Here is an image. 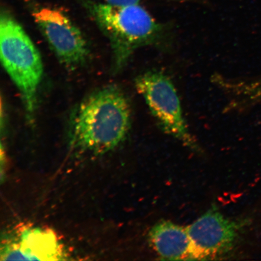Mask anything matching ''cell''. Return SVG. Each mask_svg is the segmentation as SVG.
Wrapping results in <instances>:
<instances>
[{"label":"cell","instance_id":"3","mask_svg":"<svg viewBox=\"0 0 261 261\" xmlns=\"http://www.w3.org/2000/svg\"><path fill=\"white\" fill-rule=\"evenodd\" d=\"M2 64L17 88L30 122L37 108L44 67L40 52L21 25L8 9L0 15Z\"/></svg>","mask_w":261,"mask_h":261},{"label":"cell","instance_id":"5","mask_svg":"<svg viewBox=\"0 0 261 261\" xmlns=\"http://www.w3.org/2000/svg\"><path fill=\"white\" fill-rule=\"evenodd\" d=\"M32 14L61 64L73 70L86 63L90 54L86 39L67 15L46 6L35 8Z\"/></svg>","mask_w":261,"mask_h":261},{"label":"cell","instance_id":"9","mask_svg":"<svg viewBox=\"0 0 261 261\" xmlns=\"http://www.w3.org/2000/svg\"><path fill=\"white\" fill-rule=\"evenodd\" d=\"M213 80L220 87L239 98L241 103L252 105L261 102V77L252 80L230 81L217 76Z\"/></svg>","mask_w":261,"mask_h":261},{"label":"cell","instance_id":"4","mask_svg":"<svg viewBox=\"0 0 261 261\" xmlns=\"http://www.w3.org/2000/svg\"><path fill=\"white\" fill-rule=\"evenodd\" d=\"M136 87L163 132L188 148L198 150L170 78L161 71H150L136 78Z\"/></svg>","mask_w":261,"mask_h":261},{"label":"cell","instance_id":"8","mask_svg":"<svg viewBox=\"0 0 261 261\" xmlns=\"http://www.w3.org/2000/svg\"><path fill=\"white\" fill-rule=\"evenodd\" d=\"M149 239L155 252L163 259H192L187 228L170 221H161L150 230Z\"/></svg>","mask_w":261,"mask_h":261},{"label":"cell","instance_id":"7","mask_svg":"<svg viewBox=\"0 0 261 261\" xmlns=\"http://www.w3.org/2000/svg\"><path fill=\"white\" fill-rule=\"evenodd\" d=\"M1 260H61L67 257L63 243L49 228L16 227L3 238Z\"/></svg>","mask_w":261,"mask_h":261},{"label":"cell","instance_id":"1","mask_svg":"<svg viewBox=\"0 0 261 261\" xmlns=\"http://www.w3.org/2000/svg\"><path fill=\"white\" fill-rule=\"evenodd\" d=\"M130 113L129 101L119 88L110 86L94 91L71 117V148L97 155L115 149L129 132Z\"/></svg>","mask_w":261,"mask_h":261},{"label":"cell","instance_id":"2","mask_svg":"<svg viewBox=\"0 0 261 261\" xmlns=\"http://www.w3.org/2000/svg\"><path fill=\"white\" fill-rule=\"evenodd\" d=\"M81 2L110 42L115 72L126 66L137 49L161 46L168 40L165 26L139 4L114 6L91 0Z\"/></svg>","mask_w":261,"mask_h":261},{"label":"cell","instance_id":"10","mask_svg":"<svg viewBox=\"0 0 261 261\" xmlns=\"http://www.w3.org/2000/svg\"><path fill=\"white\" fill-rule=\"evenodd\" d=\"M106 4L114 6H123L138 5L143 0H103ZM170 1V0H169ZM172 1H186V0H172Z\"/></svg>","mask_w":261,"mask_h":261},{"label":"cell","instance_id":"6","mask_svg":"<svg viewBox=\"0 0 261 261\" xmlns=\"http://www.w3.org/2000/svg\"><path fill=\"white\" fill-rule=\"evenodd\" d=\"M192 245V259H211L232 250L239 236L237 222L216 208L205 212L187 227Z\"/></svg>","mask_w":261,"mask_h":261}]
</instances>
